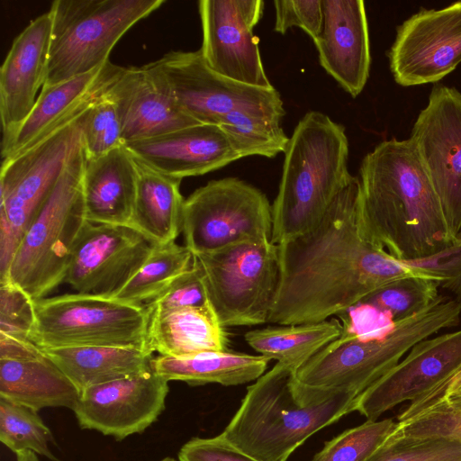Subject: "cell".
Returning <instances> with one entry per match:
<instances>
[{
    "mask_svg": "<svg viewBox=\"0 0 461 461\" xmlns=\"http://www.w3.org/2000/svg\"><path fill=\"white\" fill-rule=\"evenodd\" d=\"M359 178L337 195L319 224L279 244L281 279L267 322H321L408 276L433 274L393 258L363 234L358 217Z\"/></svg>",
    "mask_w": 461,
    "mask_h": 461,
    "instance_id": "obj_1",
    "label": "cell"
},
{
    "mask_svg": "<svg viewBox=\"0 0 461 461\" xmlns=\"http://www.w3.org/2000/svg\"><path fill=\"white\" fill-rule=\"evenodd\" d=\"M358 217L365 237L400 261L428 258L453 242L411 140L380 142L359 168Z\"/></svg>",
    "mask_w": 461,
    "mask_h": 461,
    "instance_id": "obj_2",
    "label": "cell"
},
{
    "mask_svg": "<svg viewBox=\"0 0 461 461\" xmlns=\"http://www.w3.org/2000/svg\"><path fill=\"white\" fill-rule=\"evenodd\" d=\"M294 373L277 362L258 378L221 437L258 461H286L311 436L355 411L357 395L312 397L295 387Z\"/></svg>",
    "mask_w": 461,
    "mask_h": 461,
    "instance_id": "obj_3",
    "label": "cell"
},
{
    "mask_svg": "<svg viewBox=\"0 0 461 461\" xmlns=\"http://www.w3.org/2000/svg\"><path fill=\"white\" fill-rule=\"evenodd\" d=\"M348 151L345 128L328 115L310 111L298 122L272 204L273 243L289 241L319 224L354 178L348 169Z\"/></svg>",
    "mask_w": 461,
    "mask_h": 461,
    "instance_id": "obj_4",
    "label": "cell"
},
{
    "mask_svg": "<svg viewBox=\"0 0 461 461\" xmlns=\"http://www.w3.org/2000/svg\"><path fill=\"white\" fill-rule=\"evenodd\" d=\"M461 308L438 297L427 308L394 321L384 335H360L342 328L339 337L299 367L295 386L312 396L347 393L359 396L394 367L411 348L443 329L456 327Z\"/></svg>",
    "mask_w": 461,
    "mask_h": 461,
    "instance_id": "obj_5",
    "label": "cell"
},
{
    "mask_svg": "<svg viewBox=\"0 0 461 461\" xmlns=\"http://www.w3.org/2000/svg\"><path fill=\"white\" fill-rule=\"evenodd\" d=\"M86 161L82 145L37 212L12 259L6 278L33 301L45 298L64 283L74 247L87 222L82 194Z\"/></svg>",
    "mask_w": 461,
    "mask_h": 461,
    "instance_id": "obj_6",
    "label": "cell"
},
{
    "mask_svg": "<svg viewBox=\"0 0 461 461\" xmlns=\"http://www.w3.org/2000/svg\"><path fill=\"white\" fill-rule=\"evenodd\" d=\"M164 0H55L43 86L86 74L109 60L111 50ZM42 86V87H43Z\"/></svg>",
    "mask_w": 461,
    "mask_h": 461,
    "instance_id": "obj_7",
    "label": "cell"
},
{
    "mask_svg": "<svg viewBox=\"0 0 461 461\" xmlns=\"http://www.w3.org/2000/svg\"><path fill=\"white\" fill-rule=\"evenodd\" d=\"M87 110L32 148L2 161L0 280L6 278L23 237L68 163L82 147Z\"/></svg>",
    "mask_w": 461,
    "mask_h": 461,
    "instance_id": "obj_8",
    "label": "cell"
},
{
    "mask_svg": "<svg viewBox=\"0 0 461 461\" xmlns=\"http://www.w3.org/2000/svg\"><path fill=\"white\" fill-rule=\"evenodd\" d=\"M212 307L223 327L267 322L280 285L279 247L271 240H247L194 254Z\"/></svg>",
    "mask_w": 461,
    "mask_h": 461,
    "instance_id": "obj_9",
    "label": "cell"
},
{
    "mask_svg": "<svg viewBox=\"0 0 461 461\" xmlns=\"http://www.w3.org/2000/svg\"><path fill=\"white\" fill-rule=\"evenodd\" d=\"M34 306L35 324L30 339L42 349L120 347L147 350L150 311L146 306L77 293L45 297L35 301Z\"/></svg>",
    "mask_w": 461,
    "mask_h": 461,
    "instance_id": "obj_10",
    "label": "cell"
},
{
    "mask_svg": "<svg viewBox=\"0 0 461 461\" xmlns=\"http://www.w3.org/2000/svg\"><path fill=\"white\" fill-rule=\"evenodd\" d=\"M272 230L267 197L237 177L212 180L184 201L181 232L193 254L247 240H271Z\"/></svg>",
    "mask_w": 461,
    "mask_h": 461,
    "instance_id": "obj_11",
    "label": "cell"
},
{
    "mask_svg": "<svg viewBox=\"0 0 461 461\" xmlns=\"http://www.w3.org/2000/svg\"><path fill=\"white\" fill-rule=\"evenodd\" d=\"M179 108L198 123L216 124L233 113L282 119L279 93L245 85L211 69L200 50L169 51L155 61Z\"/></svg>",
    "mask_w": 461,
    "mask_h": 461,
    "instance_id": "obj_12",
    "label": "cell"
},
{
    "mask_svg": "<svg viewBox=\"0 0 461 461\" xmlns=\"http://www.w3.org/2000/svg\"><path fill=\"white\" fill-rule=\"evenodd\" d=\"M409 140L438 196L454 241L461 230V93L435 85Z\"/></svg>",
    "mask_w": 461,
    "mask_h": 461,
    "instance_id": "obj_13",
    "label": "cell"
},
{
    "mask_svg": "<svg viewBox=\"0 0 461 461\" xmlns=\"http://www.w3.org/2000/svg\"><path fill=\"white\" fill-rule=\"evenodd\" d=\"M394 81L402 86L437 83L461 63V1L424 9L397 27L388 51Z\"/></svg>",
    "mask_w": 461,
    "mask_h": 461,
    "instance_id": "obj_14",
    "label": "cell"
},
{
    "mask_svg": "<svg viewBox=\"0 0 461 461\" xmlns=\"http://www.w3.org/2000/svg\"><path fill=\"white\" fill-rule=\"evenodd\" d=\"M207 66L234 81L274 87L266 75L253 29L262 17V0H201L198 3Z\"/></svg>",
    "mask_w": 461,
    "mask_h": 461,
    "instance_id": "obj_15",
    "label": "cell"
},
{
    "mask_svg": "<svg viewBox=\"0 0 461 461\" xmlns=\"http://www.w3.org/2000/svg\"><path fill=\"white\" fill-rule=\"evenodd\" d=\"M155 246L129 225L87 221L74 247L64 283L77 294L113 298Z\"/></svg>",
    "mask_w": 461,
    "mask_h": 461,
    "instance_id": "obj_16",
    "label": "cell"
},
{
    "mask_svg": "<svg viewBox=\"0 0 461 461\" xmlns=\"http://www.w3.org/2000/svg\"><path fill=\"white\" fill-rule=\"evenodd\" d=\"M167 393L168 381L152 368L82 390L73 411L80 428L122 440L156 421Z\"/></svg>",
    "mask_w": 461,
    "mask_h": 461,
    "instance_id": "obj_17",
    "label": "cell"
},
{
    "mask_svg": "<svg viewBox=\"0 0 461 461\" xmlns=\"http://www.w3.org/2000/svg\"><path fill=\"white\" fill-rule=\"evenodd\" d=\"M460 367L461 329L423 339L357 397L355 411L366 420H377L397 404L430 391Z\"/></svg>",
    "mask_w": 461,
    "mask_h": 461,
    "instance_id": "obj_18",
    "label": "cell"
},
{
    "mask_svg": "<svg viewBox=\"0 0 461 461\" xmlns=\"http://www.w3.org/2000/svg\"><path fill=\"white\" fill-rule=\"evenodd\" d=\"M124 68L108 60L86 74L43 86L28 116L1 144L3 161L23 153L82 114L107 93Z\"/></svg>",
    "mask_w": 461,
    "mask_h": 461,
    "instance_id": "obj_19",
    "label": "cell"
},
{
    "mask_svg": "<svg viewBox=\"0 0 461 461\" xmlns=\"http://www.w3.org/2000/svg\"><path fill=\"white\" fill-rule=\"evenodd\" d=\"M106 95L116 105L123 143L199 124L179 108L155 61L125 68Z\"/></svg>",
    "mask_w": 461,
    "mask_h": 461,
    "instance_id": "obj_20",
    "label": "cell"
},
{
    "mask_svg": "<svg viewBox=\"0 0 461 461\" xmlns=\"http://www.w3.org/2000/svg\"><path fill=\"white\" fill-rule=\"evenodd\" d=\"M323 23L313 41L319 61L352 97L364 89L370 71L368 23L362 0H322Z\"/></svg>",
    "mask_w": 461,
    "mask_h": 461,
    "instance_id": "obj_21",
    "label": "cell"
},
{
    "mask_svg": "<svg viewBox=\"0 0 461 461\" xmlns=\"http://www.w3.org/2000/svg\"><path fill=\"white\" fill-rule=\"evenodd\" d=\"M52 18L33 19L14 39L0 69V117L5 143L33 108L46 79Z\"/></svg>",
    "mask_w": 461,
    "mask_h": 461,
    "instance_id": "obj_22",
    "label": "cell"
},
{
    "mask_svg": "<svg viewBox=\"0 0 461 461\" xmlns=\"http://www.w3.org/2000/svg\"><path fill=\"white\" fill-rule=\"evenodd\" d=\"M123 145L139 162L180 179L204 175L240 159L216 124L199 123Z\"/></svg>",
    "mask_w": 461,
    "mask_h": 461,
    "instance_id": "obj_23",
    "label": "cell"
},
{
    "mask_svg": "<svg viewBox=\"0 0 461 461\" xmlns=\"http://www.w3.org/2000/svg\"><path fill=\"white\" fill-rule=\"evenodd\" d=\"M137 183V162L123 144L96 158H86L82 177L86 221L129 225Z\"/></svg>",
    "mask_w": 461,
    "mask_h": 461,
    "instance_id": "obj_24",
    "label": "cell"
},
{
    "mask_svg": "<svg viewBox=\"0 0 461 461\" xmlns=\"http://www.w3.org/2000/svg\"><path fill=\"white\" fill-rule=\"evenodd\" d=\"M229 339L212 305L150 314L146 348L160 356L179 357L226 351Z\"/></svg>",
    "mask_w": 461,
    "mask_h": 461,
    "instance_id": "obj_25",
    "label": "cell"
},
{
    "mask_svg": "<svg viewBox=\"0 0 461 461\" xmlns=\"http://www.w3.org/2000/svg\"><path fill=\"white\" fill-rule=\"evenodd\" d=\"M79 396L78 388L47 355L28 361L0 359L2 398L38 411L47 407L74 410Z\"/></svg>",
    "mask_w": 461,
    "mask_h": 461,
    "instance_id": "obj_26",
    "label": "cell"
},
{
    "mask_svg": "<svg viewBox=\"0 0 461 461\" xmlns=\"http://www.w3.org/2000/svg\"><path fill=\"white\" fill-rule=\"evenodd\" d=\"M136 162L137 191L129 226L154 245L175 241L182 230L185 201L180 193L182 179L164 175L138 160Z\"/></svg>",
    "mask_w": 461,
    "mask_h": 461,
    "instance_id": "obj_27",
    "label": "cell"
},
{
    "mask_svg": "<svg viewBox=\"0 0 461 461\" xmlns=\"http://www.w3.org/2000/svg\"><path fill=\"white\" fill-rule=\"evenodd\" d=\"M81 392L152 369L153 353L134 348L71 347L43 349Z\"/></svg>",
    "mask_w": 461,
    "mask_h": 461,
    "instance_id": "obj_28",
    "label": "cell"
},
{
    "mask_svg": "<svg viewBox=\"0 0 461 461\" xmlns=\"http://www.w3.org/2000/svg\"><path fill=\"white\" fill-rule=\"evenodd\" d=\"M269 360L262 355L210 351L179 357L159 356L153 358L152 368L168 382L230 386L256 381L265 373Z\"/></svg>",
    "mask_w": 461,
    "mask_h": 461,
    "instance_id": "obj_29",
    "label": "cell"
},
{
    "mask_svg": "<svg viewBox=\"0 0 461 461\" xmlns=\"http://www.w3.org/2000/svg\"><path fill=\"white\" fill-rule=\"evenodd\" d=\"M341 332L342 323L331 319L252 330L245 334V340L260 355L296 371Z\"/></svg>",
    "mask_w": 461,
    "mask_h": 461,
    "instance_id": "obj_30",
    "label": "cell"
},
{
    "mask_svg": "<svg viewBox=\"0 0 461 461\" xmlns=\"http://www.w3.org/2000/svg\"><path fill=\"white\" fill-rule=\"evenodd\" d=\"M193 262L194 254L185 246L176 241L156 245L140 270L113 298L128 304L144 306L188 271Z\"/></svg>",
    "mask_w": 461,
    "mask_h": 461,
    "instance_id": "obj_31",
    "label": "cell"
},
{
    "mask_svg": "<svg viewBox=\"0 0 461 461\" xmlns=\"http://www.w3.org/2000/svg\"><path fill=\"white\" fill-rule=\"evenodd\" d=\"M280 122L276 118L233 112L218 125L240 158L255 155L274 158L285 153L290 139Z\"/></svg>",
    "mask_w": 461,
    "mask_h": 461,
    "instance_id": "obj_32",
    "label": "cell"
},
{
    "mask_svg": "<svg viewBox=\"0 0 461 461\" xmlns=\"http://www.w3.org/2000/svg\"><path fill=\"white\" fill-rule=\"evenodd\" d=\"M0 440L14 454L31 450L50 460L57 458L49 444L54 438L38 411L0 397Z\"/></svg>",
    "mask_w": 461,
    "mask_h": 461,
    "instance_id": "obj_33",
    "label": "cell"
},
{
    "mask_svg": "<svg viewBox=\"0 0 461 461\" xmlns=\"http://www.w3.org/2000/svg\"><path fill=\"white\" fill-rule=\"evenodd\" d=\"M440 281L431 276H415L399 279L370 294L361 303L388 313L392 323L413 316L438 297Z\"/></svg>",
    "mask_w": 461,
    "mask_h": 461,
    "instance_id": "obj_34",
    "label": "cell"
},
{
    "mask_svg": "<svg viewBox=\"0 0 461 461\" xmlns=\"http://www.w3.org/2000/svg\"><path fill=\"white\" fill-rule=\"evenodd\" d=\"M397 425L392 419L366 420L327 441L309 461H367Z\"/></svg>",
    "mask_w": 461,
    "mask_h": 461,
    "instance_id": "obj_35",
    "label": "cell"
},
{
    "mask_svg": "<svg viewBox=\"0 0 461 461\" xmlns=\"http://www.w3.org/2000/svg\"><path fill=\"white\" fill-rule=\"evenodd\" d=\"M367 461H461V440L392 434Z\"/></svg>",
    "mask_w": 461,
    "mask_h": 461,
    "instance_id": "obj_36",
    "label": "cell"
},
{
    "mask_svg": "<svg viewBox=\"0 0 461 461\" xmlns=\"http://www.w3.org/2000/svg\"><path fill=\"white\" fill-rule=\"evenodd\" d=\"M122 131L116 105L105 94L87 110L82 130L86 158H96L122 145Z\"/></svg>",
    "mask_w": 461,
    "mask_h": 461,
    "instance_id": "obj_37",
    "label": "cell"
},
{
    "mask_svg": "<svg viewBox=\"0 0 461 461\" xmlns=\"http://www.w3.org/2000/svg\"><path fill=\"white\" fill-rule=\"evenodd\" d=\"M210 303L204 276L194 258L192 267L180 276L162 294L144 305L150 314L185 308H201Z\"/></svg>",
    "mask_w": 461,
    "mask_h": 461,
    "instance_id": "obj_38",
    "label": "cell"
},
{
    "mask_svg": "<svg viewBox=\"0 0 461 461\" xmlns=\"http://www.w3.org/2000/svg\"><path fill=\"white\" fill-rule=\"evenodd\" d=\"M396 437L446 438L461 440V411L438 402L415 417L397 422Z\"/></svg>",
    "mask_w": 461,
    "mask_h": 461,
    "instance_id": "obj_39",
    "label": "cell"
},
{
    "mask_svg": "<svg viewBox=\"0 0 461 461\" xmlns=\"http://www.w3.org/2000/svg\"><path fill=\"white\" fill-rule=\"evenodd\" d=\"M34 302L9 278L0 280V332L30 339L35 324Z\"/></svg>",
    "mask_w": 461,
    "mask_h": 461,
    "instance_id": "obj_40",
    "label": "cell"
},
{
    "mask_svg": "<svg viewBox=\"0 0 461 461\" xmlns=\"http://www.w3.org/2000/svg\"><path fill=\"white\" fill-rule=\"evenodd\" d=\"M274 31L285 34L292 27H299L314 41L323 23L322 0H276Z\"/></svg>",
    "mask_w": 461,
    "mask_h": 461,
    "instance_id": "obj_41",
    "label": "cell"
},
{
    "mask_svg": "<svg viewBox=\"0 0 461 461\" xmlns=\"http://www.w3.org/2000/svg\"><path fill=\"white\" fill-rule=\"evenodd\" d=\"M442 279L440 286L452 293L461 308V242L454 240L444 249L424 258L402 261Z\"/></svg>",
    "mask_w": 461,
    "mask_h": 461,
    "instance_id": "obj_42",
    "label": "cell"
},
{
    "mask_svg": "<svg viewBox=\"0 0 461 461\" xmlns=\"http://www.w3.org/2000/svg\"><path fill=\"white\" fill-rule=\"evenodd\" d=\"M179 461H258L243 453L221 435L212 438H193L183 445Z\"/></svg>",
    "mask_w": 461,
    "mask_h": 461,
    "instance_id": "obj_43",
    "label": "cell"
},
{
    "mask_svg": "<svg viewBox=\"0 0 461 461\" xmlns=\"http://www.w3.org/2000/svg\"><path fill=\"white\" fill-rule=\"evenodd\" d=\"M461 385V367L447 380L411 402L408 407L399 415L398 421L408 420L420 412L438 403L447 394Z\"/></svg>",
    "mask_w": 461,
    "mask_h": 461,
    "instance_id": "obj_44",
    "label": "cell"
},
{
    "mask_svg": "<svg viewBox=\"0 0 461 461\" xmlns=\"http://www.w3.org/2000/svg\"><path fill=\"white\" fill-rule=\"evenodd\" d=\"M42 348L30 339H23L0 332V359L28 361L45 357Z\"/></svg>",
    "mask_w": 461,
    "mask_h": 461,
    "instance_id": "obj_45",
    "label": "cell"
},
{
    "mask_svg": "<svg viewBox=\"0 0 461 461\" xmlns=\"http://www.w3.org/2000/svg\"><path fill=\"white\" fill-rule=\"evenodd\" d=\"M15 455L17 461H39L37 454L31 450H23Z\"/></svg>",
    "mask_w": 461,
    "mask_h": 461,
    "instance_id": "obj_46",
    "label": "cell"
},
{
    "mask_svg": "<svg viewBox=\"0 0 461 461\" xmlns=\"http://www.w3.org/2000/svg\"><path fill=\"white\" fill-rule=\"evenodd\" d=\"M448 395H461V385L459 387H457L455 391H453L451 393L447 394V396H448Z\"/></svg>",
    "mask_w": 461,
    "mask_h": 461,
    "instance_id": "obj_47",
    "label": "cell"
},
{
    "mask_svg": "<svg viewBox=\"0 0 461 461\" xmlns=\"http://www.w3.org/2000/svg\"><path fill=\"white\" fill-rule=\"evenodd\" d=\"M454 240H457V241L461 242V230H460V231L458 232V234L456 235V239Z\"/></svg>",
    "mask_w": 461,
    "mask_h": 461,
    "instance_id": "obj_48",
    "label": "cell"
},
{
    "mask_svg": "<svg viewBox=\"0 0 461 461\" xmlns=\"http://www.w3.org/2000/svg\"><path fill=\"white\" fill-rule=\"evenodd\" d=\"M160 461H176V460L174 458H172V457H166V458H164V459H162Z\"/></svg>",
    "mask_w": 461,
    "mask_h": 461,
    "instance_id": "obj_49",
    "label": "cell"
}]
</instances>
